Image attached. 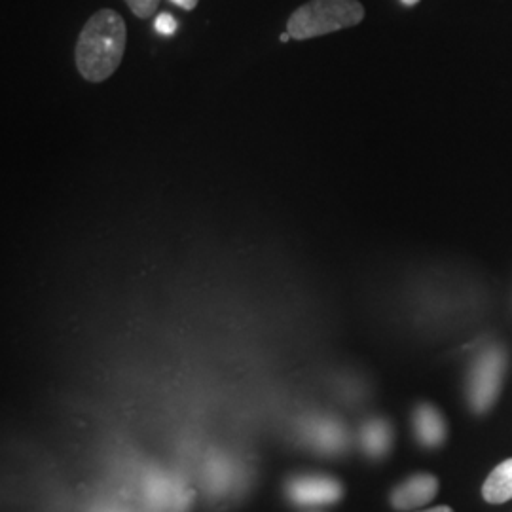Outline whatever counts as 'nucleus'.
Masks as SVG:
<instances>
[{"label":"nucleus","instance_id":"nucleus-6","mask_svg":"<svg viewBox=\"0 0 512 512\" xmlns=\"http://www.w3.org/2000/svg\"><path fill=\"white\" fill-rule=\"evenodd\" d=\"M302 437L319 454H342L348 446V431L338 420L311 418L302 425Z\"/></svg>","mask_w":512,"mask_h":512},{"label":"nucleus","instance_id":"nucleus-4","mask_svg":"<svg viewBox=\"0 0 512 512\" xmlns=\"http://www.w3.org/2000/svg\"><path fill=\"white\" fill-rule=\"evenodd\" d=\"M287 495L293 503L302 507L332 505L344 497V486L332 476H294L287 484Z\"/></svg>","mask_w":512,"mask_h":512},{"label":"nucleus","instance_id":"nucleus-3","mask_svg":"<svg viewBox=\"0 0 512 512\" xmlns=\"http://www.w3.org/2000/svg\"><path fill=\"white\" fill-rule=\"evenodd\" d=\"M509 357L501 346H490L476 357L467 380V401L475 414H486L499 399Z\"/></svg>","mask_w":512,"mask_h":512},{"label":"nucleus","instance_id":"nucleus-12","mask_svg":"<svg viewBox=\"0 0 512 512\" xmlns=\"http://www.w3.org/2000/svg\"><path fill=\"white\" fill-rule=\"evenodd\" d=\"M156 29L162 35H173L177 31V21L171 18L169 14H160V18L156 19Z\"/></svg>","mask_w":512,"mask_h":512},{"label":"nucleus","instance_id":"nucleus-2","mask_svg":"<svg viewBox=\"0 0 512 512\" xmlns=\"http://www.w3.org/2000/svg\"><path fill=\"white\" fill-rule=\"evenodd\" d=\"M365 8L359 0H310L296 8L287 21V33L294 40H310L359 25Z\"/></svg>","mask_w":512,"mask_h":512},{"label":"nucleus","instance_id":"nucleus-8","mask_svg":"<svg viewBox=\"0 0 512 512\" xmlns=\"http://www.w3.org/2000/svg\"><path fill=\"white\" fill-rule=\"evenodd\" d=\"M147 495L150 505L164 512H184L192 501V497L184 494L181 484L162 473L148 478Z\"/></svg>","mask_w":512,"mask_h":512},{"label":"nucleus","instance_id":"nucleus-11","mask_svg":"<svg viewBox=\"0 0 512 512\" xmlns=\"http://www.w3.org/2000/svg\"><path fill=\"white\" fill-rule=\"evenodd\" d=\"M129 10L137 16V18H152L160 6V0H126Z\"/></svg>","mask_w":512,"mask_h":512},{"label":"nucleus","instance_id":"nucleus-1","mask_svg":"<svg viewBox=\"0 0 512 512\" xmlns=\"http://www.w3.org/2000/svg\"><path fill=\"white\" fill-rule=\"evenodd\" d=\"M128 29L124 18L103 8L86 21L74 50L76 69L88 82H103L114 73L126 52Z\"/></svg>","mask_w":512,"mask_h":512},{"label":"nucleus","instance_id":"nucleus-15","mask_svg":"<svg viewBox=\"0 0 512 512\" xmlns=\"http://www.w3.org/2000/svg\"><path fill=\"white\" fill-rule=\"evenodd\" d=\"M420 0H403L404 6H416Z\"/></svg>","mask_w":512,"mask_h":512},{"label":"nucleus","instance_id":"nucleus-5","mask_svg":"<svg viewBox=\"0 0 512 512\" xmlns=\"http://www.w3.org/2000/svg\"><path fill=\"white\" fill-rule=\"evenodd\" d=\"M439 494V478L429 473L408 476L389 495L393 509L397 511H414L431 503Z\"/></svg>","mask_w":512,"mask_h":512},{"label":"nucleus","instance_id":"nucleus-14","mask_svg":"<svg viewBox=\"0 0 512 512\" xmlns=\"http://www.w3.org/2000/svg\"><path fill=\"white\" fill-rule=\"evenodd\" d=\"M418 512H454V509H450V507H446V505H440V507H435V509H425V511Z\"/></svg>","mask_w":512,"mask_h":512},{"label":"nucleus","instance_id":"nucleus-9","mask_svg":"<svg viewBox=\"0 0 512 512\" xmlns=\"http://www.w3.org/2000/svg\"><path fill=\"white\" fill-rule=\"evenodd\" d=\"M359 444L368 458H385L393 446L391 423L385 420L366 421L359 431Z\"/></svg>","mask_w":512,"mask_h":512},{"label":"nucleus","instance_id":"nucleus-10","mask_svg":"<svg viewBox=\"0 0 512 512\" xmlns=\"http://www.w3.org/2000/svg\"><path fill=\"white\" fill-rule=\"evenodd\" d=\"M482 497L492 503L501 505L512 499V458L499 463L482 486Z\"/></svg>","mask_w":512,"mask_h":512},{"label":"nucleus","instance_id":"nucleus-13","mask_svg":"<svg viewBox=\"0 0 512 512\" xmlns=\"http://www.w3.org/2000/svg\"><path fill=\"white\" fill-rule=\"evenodd\" d=\"M171 2H173L175 6H179V8H183V10H188V12H190V10H194V8L198 6V2H200V0H171Z\"/></svg>","mask_w":512,"mask_h":512},{"label":"nucleus","instance_id":"nucleus-7","mask_svg":"<svg viewBox=\"0 0 512 512\" xmlns=\"http://www.w3.org/2000/svg\"><path fill=\"white\" fill-rule=\"evenodd\" d=\"M414 435L423 448L435 450L448 439V425L437 406L423 403L412 414Z\"/></svg>","mask_w":512,"mask_h":512}]
</instances>
